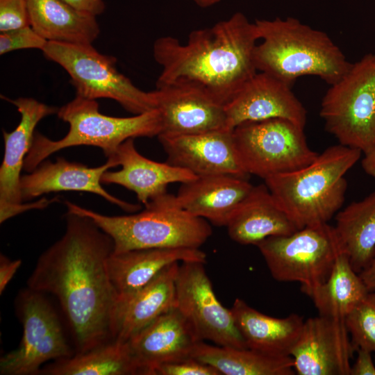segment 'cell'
I'll return each instance as SVG.
<instances>
[{
	"instance_id": "1",
	"label": "cell",
	"mask_w": 375,
	"mask_h": 375,
	"mask_svg": "<svg viewBox=\"0 0 375 375\" xmlns=\"http://www.w3.org/2000/svg\"><path fill=\"white\" fill-rule=\"evenodd\" d=\"M63 235L38 258L27 287L59 302L75 353L114 340L117 295L107 261L112 238L87 216L67 211Z\"/></svg>"
},
{
	"instance_id": "2",
	"label": "cell",
	"mask_w": 375,
	"mask_h": 375,
	"mask_svg": "<svg viewBox=\"0 0 375 375\" xmlns=\"http://www.w3.org/2000/svg\"><path fill=\"white\" fill-rule=\"evenodd\" d=\"M258 41L255 23L240 12L191 31L186 43L169 35L160 37L153 46V58L162 68L156 86L191 82L225 106L258 72L254 62Z\"/></svg>"
},
{
	"instance_id": "3",
	"label": "cell",
	"mask_w": 375,
	"mask_h": 375,
	"mask_svg": "<svg viewBox=\"0 0 375 375\" xmlns=\"http://www.w3.org/2000/svg\"><path fill=\"white\" fill-rule=\"evenodd\" d=\"M254 23L260 40L254 51L258 72L291 85L303 76H316L331 85L351 65L327 33L297 18L256 19Z\"/></svg>"
},
{
	"instance_id": "4",
	"label": "cell",
	"mask_w": 375,
	"mask_h": 375,
	"mask_svg": "<svg viewBox=\"0 0 375 375\" xmlns=\"http://www.w3.org/2000/svg\"><path fill=\"white\" fill-rule=\"evenodd\" d=\"M362 153L340 144L331 146L308 165L268 177L265 184L298 229L328 223L343 205L345 175Z\"/></svg>"
},
{
	"instance_id": "5",
	"label": "cell",
	"mask_w": 375,
	"mask_h": 375,
	"mask_svg": "<svg viewBox=\"0 0 375 375\" xmlns=\"http://www.w3.org/2000/svg\"><path fill=\"white\" fill-rule=\"evenodd\" d=\"M67 211L90 218L112 238L113 253L140 249H199L212 234L208 222L183 209L168 192L151 200L140 212L106 215L69 201Z\"/></svg>"
},
{
	"instance_id": "6",
	"label": "cell",
	"mask_w": 375,
	"mask_h": 375,
	"mask_svg": "<svg viewBox=\"0 0 375 375\" xmlns=\"http://www.w3.org/2000/svg\"><path fill=\"white\" fill-rule=\"evenodd\" d=\"M57 115L68 123L67 133L58 140H53L35 133L24 160V169L27 172H32L51 154L68 147H97L108 158L128 139L158 137L161 131L157 109L131 117H112L99 112L96 100L78 96L58 108Z\"/></svg>"
},
{
	"instance_id": "7",
	"label": "cell",
	"mask_w": 375,
	"mask_h": 375,
	"mask_svg": "<svg viewBox=\"0 0 375 375\" xmlns=\"http://www.w3.org/2000/svg\"><path fill=\"white\" fill-rule=\"evenodd\" d=\"M319 115L339 144L364 155L375 147V51L351 63L330 85Z\"/></svg>"
},
{
	"instance_id": "8",
	"label": "cell",
	"mask_w": 375,
	"mask_h": 375,
	"mask_svg": "<svg viewBox=\"0 0 375 375\" xmlns=\"http://www.w3.org/2000/svg\"><path fill=\"white\" fill-rule=\"evenodd\" d=\"M42 51L67 72L76 96L112 99L133 115L156 109L154 91L135 86L117 70L116 58L101 53L92 44L47 42Z\"/></svg>"
},
{
	"instance_id": "9",
	"label": "cell",
	"mask_w": 375,
	"mask_h": 375,
	"mask_svg": "<svg viewBox=\"0 0 375 375\" xmlns=\"http://www.w3.org/2000/svg\"><path fill=\"white\" fill-rule=\"evenodd\" d=\"M256 246L275 280L299 283L309 297L327 279L342 250L334 227L328 223L269 237Z\"/></svg>"
},
{
	"instance_id": "10",
	"label": "cell",
	"mask_w": 375,
	"mask_h": 375,
	"mask_svg": "<svg viewBox=\"0 0 375 375\" xmlns=\"http://www.w3.org/2000/svg\"><path fill=\"white\" fill-rule=\"evenodd\" d=\"M233 133L244 171L263 179L300 169L319 153L308 146L304 128L284 119L244 122Z\"/></svg>"
},
{
	"instance_id": "11",
	"label": "cell",
	"mask_w": 375,
	"mask_h": 375,
	"mask_svg": "<svg viewBox=\"0 0 375 375\" xmlns=\"http://www.w3.org/2000/svg\"><path fill=\"white\" fill-rule=\"evenodd\" d=\"M45 294L28 287L17 294L15 309L22 325V337L15 349L1 357L0 374H39L48 361L75 354L58 314Z\"/></svg>"
},
{
	"instance_id": "12",
	"label": "cell",
	"mask_w": 375,
	"mask_h": 375,
	"mask_svg": "<svg viewBox=\"0 0 375 375\" xmlns=\"http://www.w3.org/2000/svg\"><path fill=\"white\" fill-rule=\"evenodd\" d=\"M204 263L182 262L176 278V308L199 341L216 345L247 348L231 310L218 300Z\"/></svg>"
},
{
	"instance_id": "13",
	"label": "cell",
	"mask_w": 375,
	"mask_h": 375,
	"mask_svg": "<svg viewBox=\"0 0 375 375\" xmlns=\"http://www.w3.org/2000/svg\"><path fill=\"white\" fill-rule=\"evenodd\" d=\"M7 101L21 115L19 123L11 132L3 131L4 155L0 167V223L32 209H43L56 199L45 198L24 204L19 183L25 158L31 149L38 124L44 117L57 113L58 108L31 97Z\"/></svg>"
},
{
	"instance_id": "14",
	"label": "cell",
	"mask_w": 375,
	"mask_h": 375,
	"mask_svg": "<svg viewBox=\"0 0 375 375\" xmlns=\"http://www.w3.org/2000/svg\"><path fill=\"white\" fill-rule=\"evenodd\" d=\"M154 92L161 121L158 135L197 134L227 128L225 106L197 84L176 81L157 85Z\"/></svg>"
},
{
	"instance_id": "15",
	"label": "cell",
	"mask_w": 375,
	"mask_h": 375,
	"mask_svg": "<svg viewBox=\"0 0 375 375\" xmlns=\"http://www.w3.org/2000/svg\"><path fill=\"white\" fill-rule=\"evenodd\" d=\"M354 351L345 319L319 315L304 320L291 356L299 375H350Z\"/></svg>"
},
{
	"instance_id": "16",
	"label": "cell",
	"mask_w": 375,
	"mask_h": 375,
	"mask_svg": "<svg viewBox=\"0 0 375 375\" xmlns=\"http://www.w3.org/2000/svg\"><path fill=\"white\" fill-rule=\"evenodd\" d=\"M227 128L247 122L280 118L305 128L307 111L292 85L265 72H258L225 105Z\"/></svg>"
},
{
	"instance_id": "17",
	"label": "cell",
	"mask_w": 375,
	"mask_h": 375,
	"mask_svg": "<svg viewBox=\"0 0 375 375\" xmlns=\"http://www.w3.org/2000/svg\"><path fill=\"white\" fill-rule=\"evenodd\" d=\"M158 138L167 153V163L197 176H249L240 162L231 129L190 135H160Z\"/></svg>"
},
{
	"instance_id": "18",
	"label": "cell",
	"mask_w": 375,
	"mask_h": 375,
	"mask_svg": "<svg viewBox=\"0 0 375 375\" xmlns=\"http://www.w3.org/2000/svg\"><path fill=\"white\" fill-rule=\"evenodd\" d=\"M118 166L113 158H108L99 167L69 162L57 158L55 162L42 161L32 172L21 176L19 188L23 201L44 194L61 191H78L93 193L103 197L122 210L133 212L140 209L138 204L124 201L107 192L101 185V177L109 169Z\"/></svg>"
},
{
	"instance_id": "19",
	"label": "cell",
	"mask_w": 375,
	"mask_h": 375,
	"mask_svg": "<svg viewBox=\"0 0 375 375\" xmlns=\"http://www.w3.org/2000/svg\"><path fill=\"white\" fill-rule=\"evenodd\" d=\"M127 342L144 375H152L153 369L160 365L190 357L200 341L182 313L174 307Z\"/></svg>"
},
{
	"instance_id": "20",
	"label": "cell",
	"mask_w": 375,
	"mask_h": 375,
	"mask_svg": "<svg viewBox=\"0 0 375 375\" xmlns=\"http://www.w3.org/2000/svg\"><path fill=\"white\" fill-rule=\"evenodd\" d=\"M108 158H113L122 169L105 172L101 183L119 185L133 191L144 206L167 193L169 184L183 183L197 177L188 170L167 162H158L145 158L135 149L133 138L124 142Z\"/></svg>"
},
{
	"instance_id": "21",
	"label": "cell",
	"mask_w": 375,
	"mask_h": 375,
	"mask_svg": "<svg viewBox=\"0 0 375 375\" xmlns=\"http://www.w3.org/2000/svg\"><path fill=\"white\" fill-rule=\"evenodd\" d=\"M206 262L199 249L153 248L112 253L107 261L117 303L124 301L146 286L165 268L176 262Z\"/></svg>"
},
{
	"instance_id": "22",
	"label": "cell",
	"mask_w": 375,
	"mask_h": 375,
	"mask_svg": "<svg viewBox=\"0 0 375 375\" xmlns=\"http://www.w3.org/2000/svg\"><path fill=\"white\" fill-rule=\"evenodd\" d=\"M253 186L247 178L208 175L181 183L175 196L178 205L191 215L226 226Z\"/></svg>"
},
{
	"instance_id": "23",
	"label": "cell",
	"mask_w": 375,
	"mask_h": 375,
	"mask_svg": "<svg viewBox=\"0 0 375 375\" xmlns=\"http://www.w3.org/2000/svg\"><path fill=\"white\" fill-rule=\"evenodd\" d=\"M226 227L231 239L243 245H257L269 237L288 235L299 230L265 184L253 186Z\"/></svg>"
},
{
	"instance_id": "24",
	"label": "cell",
	"mask_w": 375,
	"mask_h": 375,
	"mask_svg": "<svg viewBox=\"0 0 375 375\" xmlns=\"http://www.w3.org/2000/svg\"><path fill=\"white\" fill-rule=\"evenodd\" d=\"M178 267V262L169 265L131 297L117 303L114 316V340L128 341L176 306L175 283Z\"/></svg>"
},
{
	"instance_id": "25",
	"label": "cell",
	"mask_w": 375,
	"mask_h": 375,
	"mask_svg": "<svg viewBox=\"0 0 375 375\" xmlns=\"http://www.w3.org/2000/svg\"><path fill=\"white\" fill-rule=\"evenodd\" d=\"M247 348L275 357L291 356L303 328V317L265 315L237 298L231 309Z\"/></svg>"
},
{
	"instance_id": "26",
	"label": "cell",
	"mask_w": 375,
	"mask_h": 375,
	"mask_svg": "<svg viewBox=\"0 0 375 375\" xmlns=\"http://www.w3.org/2000/svg\"><path fill=\"white\" fill-rule=\"evenodd\" d=\"M31 26L48 42L92 44L100 28L96 16L62 0H27Z\"/></svg>"
},
{
	"instance_id": "27",
	"label": "cell",
	"mask_w": 375,
	"mask_h": 375,
	"mask_svg": "<svg viewBox=\"0 0 375 375\" xmlns=\"http://www.w3.org/2000/svg\"><path fill=\"white\" fill-rule=\"evenodd\" d=\"M333 227L342 249L359 274L375 256V191L340 210Z\"/></svg>"
},
{
	"instance_id": "28",
	"label": "cell",
	"mask_w": 375,
	"mask_h": 375,
	"mask_svg": "<svg viewBox=\"0 0 375 375\" xmlns=\"http://www.w3.org/2000/svg\"><path fill=\"white\" fill-rule=\"evenodd\" d=\"M44 375H144L128 342L117 340L42 367Z\"/></svg>"
},
{
	"instance_id": "29",
	"label": "cell",
	"mask_w": 375,
	"mask_h": 375,
	"mask_svg": "<svg viewBox=\"0 0 375 375\" xmlns=\"http://www.w3.org/2000/svg\"><path fill=\"white\" fill-rule=\"evenodd\" d=\"M191 357L224 375H293L292 356L275 357L249 348L213 346L200 341Z\"/></svg>"
},
{
	"instance_id": "30",
	"label": "cell",
	"mask_w": 375,
	"mask_h": 375,
	"mask_svg": "<svg viewBox=\"0 0 375 375\" xmlns=\"http://www.w3.org/2000/svg\"><path fill=\"white\" fill-rule=\"evenodd\" d=\"M368 292L359 274L354 270L342 249L328 277L315 290L310 298L319 315L345 319Z\"/></svg>"
},
{
	"instance_id": "31",
	"label": "cell",
	"mask_w": 375,
	"mask_h": 375,
	"mask_svg": "<svg viewBox=\"0 0 375 375\" xmlns=\"http://www.w3.org/2000/svg\"><path fill=\"white\" fill-rule=\"evenodd\" d=\"M345 323L354 351L360 348L375 353V292H368L347 315Z\"/></svg>"
},
{
	"instance_id": "32",
	"label": "cell",
	"mask_w": 375,
	"mask_h": 375,
	"mask_svg": "<svg viewBox=\"0 0 375 375\" xmlns=\"http://www.w3.org/2000/svg\"><path fill=\"white\" fill-rule=\"evenodd\" d=\"M47 40L40 35L31 26L1 32L0 54L26 49L42 50Z\"/></svg>"
},
{
	"instance_id": "33",
	"label": "cell",
	"mask_w": 375,
	"mask_h": 375,
	"mask_svg": "<svg viewBox=\"0 0 375 375\" xmlns=\"http://www.w3.org/2000/svg\"><path fill=\"white\" fill-rule=\"evenodd\" d=\"M31 26L27 0H0V31Z\"/></svg>"
},
{
	"instance_id": "34",
	"label": "cell",
	"mask_w": 375,
	"mask_h": 375,
	"mask_svg": "<svg viewBox=\"0 0 375 375\" xmlns=\"http://www.w3.org/2000/svg\"><path fill=\"white\" fill-rule=\"evenodd\" d=\"M152 375H221L210 365L193 357L163 363L155 367Z\"/></svg>"
},
{
	"instance_id": "35",
	"label": "cell",
	"mask_w": 375,
	"mask_h": 375,
	"mask_svg": "<svg viewBox=\"0 0 375 375\" xmlns=\"http://www.w3.org/2000/svg\"><path fill=\"white\" fill-rule=\"evenodd\" d=\"M356 351L357 358L351 366L350 375H375V365L372 352L360 348Z\"/></svg>"
},
{
	"instance_id": "36",
	"label": "cell",
	"mask_w": 375,
	"mask_h": 375,
	"mask_svg": "<svg viewBox=\"0 0 375 375\" xmlns=\"http://www.w3.org/2000/svg\"><path fill=\"white\" fill-rule=\"evenodd\" d=\"M22 265L20 259L10 260L3 254L0 256V294H2L18 269Z\"/></svg>"
},
{
	"instance_id": "37",
	"label": "cell",
	"mask_w": 375,
	"mask_h": 375,
	"mask_svg": "<svg viewBox=\"0 0 375 375\" xmlns=\"http://www.w3.org/2000/svg\"><path fill=\"white\" fill-rule=\"evenodd\" d=\"M72 7L93 15L102 14L105 10V3L103 0H62Z\"/></svg>"
},
{
	"instance_id": "38",
	"label": "cell",
	"mask_w": 375,
	"mask_h": 375,
	"mask_svg": "<svg viewBox=\"0 0 375 375\" xmlns=\"http://www.w3.org/2000/svg\"><path fill=\"white\" fill-rule=\"evenodd\" d=\"M359 276L369 292H375V256L369 264L359 273Z\"/></svg>"
},
{
	"instance_id": "39",
	"label": "cell",
	"mask_w": 375,
	"mask_h": 375,
	"mask_svg": "<svg viewBox=\"0 0 375 375\" xmlns=\"http://www.w3.org/2000/svg\"><path fill=\"white\" fill-rule=\"evenodd\" d=\"M361 164L365 172L375 179V147L364 155Z\"/></svg>"
},
{
	"instance_id": "40",
	"label": "cell",
	"mask_w": 375,
	"mask_h": 375,
	"mask_svg": "<svg viewBox=\"0 0 375 375\" xmlns=\"http://www.w3.org/2000/svg\"><path fill=\"white\" fill-rule=\"evenodd\" d=\"M201 8H208L218 3L221 0H190Z\"/></svg>"
}]
</instances>
